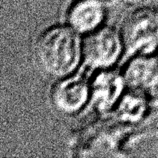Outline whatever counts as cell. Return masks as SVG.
Listing matches in <instances>:
<instances>
[{
  "mask_svg": "<svg viewBox=\"0 0 158 158\" xmlns=\"http://www.w3.org/2000/svg\"><path fill=\"white\" fill-rule=\"evenodd\" d=\"M156 53H157V57H158V49H157V51H156Z\"/></svg>",
  "mask_w": 158,
  "mask_h": 158,
  "instance_id": "9",
  "label": "cell"
},
{
  "mask_svg": "<svg viewBox=\"0 0 158 158\" xmlns=\"http://www.w3.org/2000/svg\"><path fill=\"white\" fill-rule=\"evenodd\" d=\"M83 62L94 70L112 68L125 51L120 30L103 24L83 35Z\"/></svg>",
  "mask_w": 158,
  "mask_h": 158,
  "instance_id": "3",
  "label": "cell"
},
{
  "mask_svg": "<svg viewBox=\"0 0 158 158\" xmlns=\"http://www.w3.org/2000/svg\"><path fill=\"white\" fill-rule=\"evenodd\" d=\"M125 51L131 55L152 54L158 49V11L142 6L132 10L120 28Z\"/></svg>",
  "mask_w": 158,
  "mask_h": 158,
  "instance_id": "2",
  "label": "cell"
},
{
  "mask_svg": "<svg viewBox=\"0 0 158 158\" xmlns=\"http://www.w3.org/2000/svg\"><path fill=\"white\" fill-rule=\"evenodd\" d=\"M150 101L138 91L127 88L114 107V113L120 121L135 123L142 119Z\"/></svg>",
  "mask_w": 158,
  "mask_h": 158,
  "instance_id": "8",
  "label": "cell"
},
{
  "mask_svg": "<svg viewBox=\"0 0 158 158\" xmlns=\"http://www.w3.org/2000/svg\"><path fill=\"white\" fill-rule=\"evenodd\" d=\"M90 82V103L98 111L113 110L127 89L122 71L113 68L96 70Z\"/></svg>",
  "mask_w": 158,
  "mask_h": 158,
  "instance_id": "6",
  "label": "cell"
},
{
  "mask_svg": "<svg viewBox=\"0 0 158 158\" xmlns=\"http://www.w3.org/2000/svg\"><path fill=\"white\" fill-rule=\"evenodd\" d=\"M127 88L143 94L150 103H158V57L133 55L122 70Z\"/></svg>",
  "mask_w": 158,
  "mask_h": 158,
  "instance_id": "5",
  "label": "cell"
},
{
  "mask_svg": "<svg viewBox=\"0 0 158 158\" xmlns=\"http://www.w3.org/2000/svg\"><path fill=\"white\" fill-rule=\"evenodd\" d=\"M105 8L100 0H74L66 11V24L85 35L103 25Z\"/></svg>",
  "mask_w": 158,
  "mask_h": 158,
  "instance_id": "7",
  "label": "cell"
},
{
  "mask_svg": "<svg viewBox=\"0 0 158 158\" xmlns=\"http://www.w3.org/2000/svg\"><path fill=\"white\" fill-rule=\"evenodd\" d=\"M33 51L45 73L62 78L75 73L83 61V38L68 24H54L39 33Z\"/></svg>",
  "mask_w": 158,
  "mask_h": 158,
  "instance_id": "1",
  "label": "cell"
},
{
  "mask_svg": "<svg viewBox=\"0 0 158 158\" xmlns=\"http://www.w3.org/2000/svg\"><path fill=\"white\" fill-rule=\"evenodd\" d=\"M49 99L59 113L77 114L90 102V82L75 73L58 78L50 88Z\"/></svg>",
  "mask_w": 158,
  "mask_h": 158,
  "instance_id": "4",
  "label": "cell"
}]
</instances>
